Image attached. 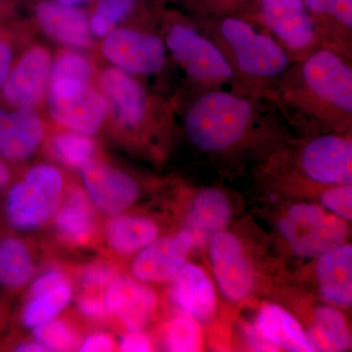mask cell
I'll list each match as a JSON object with an SVG mask.
<instances>
[{"label":"cell","instance_id":"1","mask_svg":"<svg viewBox=\"0 0 352 352\" xmlns=\"http://www.w3.org/2000/svg\"><path fill=\"white\" fill-rule=\"evenodd\" d=\"M183 96V132L198 152L232 157L287 141L288 127L272 99L231 89Z\"/></svg>","mask_w":352,"mask_h":352},{"label":"cell","instance_id":"2","mask_svg":"<svg viewBox=\"0 0 352 352\" xmlns=\"http://www.w3.org/2000/svg\"><path fill=\"white\" fill-rule=\"evenodd\" d=\"M273 101L286 126L305 138L351 132L352 59L320 47L293 62Z\"/></svg>","mask_w":352,"mask_h":352},{"label":"cell","instance_id":"3","mask_svg":"<svg viewBox=\"0 0 352 352\" xmlns=\"http://www.w3.org/2000/svg\"><path fill=\"white\" fill-rule=\"evenodd\" d=\"M191 16L223 53L244 87L273 100L278 82L292 64L280 44L244 16Z\"/></svg>","mask_w":352,"mask_h":352},{"label":"cell","instance_id":"4","mask_svg":"<svg viewBox=\"0 0 352 352\" xmlns=\"http://www.w3.org/2000/svg\"><path fill=\"white\" fill-rule=\"evenodd\" d=\"M170 18L162 38L171 60L184 75V94L214 89L251 94L235 75L223 53L191 15Z\"/></svg>","mask_w":352,"mask_h":352},{"label":"cell","instance_id":"5","mask_svg":"<svg viewBox=\"0 0 352 352\" xmlns=\"http://www.w3.org/2000/svg\"><path fill=\"white\" fill-rule=\"evenodd\" d=\"M241 16L270 34L292 63L325 47L303 0H258Z\"/></svg>","mask_w":352,"mask_h":352},{"label":"cell","instance_id":"6","mask_svg":"<svg viewBox=\"0 0 352 352\" xmlns=\"http://www.w3.org/2000/svg\"><path fill=\"white\" fill-rule=\"evenodd\" d=\"M298 143L295 149H281L300 178L325 187L352 184L351 132L319 134Z\"/></svg>","mask_w":352,"mask_h":352},{"label":"cell","instance_id":"7","mask_svg":"<svg viewBox=\"0 0 352 352\" xmlns=\"http://www.w3.org/2000/svg\"><path fill=\"white\" fill-rule=\"evenodd\" d=\"M63 189V178L55 166H34L9 192L6 204L9 221L20 230L43 226L56 214Z\"/></svg>","mask_w":352,"mask_h":352},{"label":"cell","instance_id":"8","mask_svg":"<svg viewBox=\"0 0 352 352\" xmlns=\"http://www.w3.org/2000/svg\"><path fill=\"white\" fill-rule=\"evenodd\" d=\"M48 109L51 117L69 131L91 135L107 117L105 97L88 82L58 80L52 82Z\"/></svg>","mask_w":352,"mask_h":352},{"label":"cell","instance_id":"9","mask_svg":"<svg viewBox=\"0 0 352 352\" xmlns=\"http://www.w3.org/2000/svg\"><path fill=\"white\" fill-rule=\"evenodd\" d=\"M102 51L116 68L131 76L160 75L168 66L163 38L143 30H113L106 36Z\"/></svg>","mask_w":352,"mask_h":352},{"label":"cell","instance_id":"10","mask_svg":"<svg viewBox=\"0 0 352 352\" xmlns=\"http://www.w3.org/2000/svg\"><path fill=\"white\" fill-rule=\"evenodd\" d=\"M99 85L116 117L127 129L146 131L156 124L157 116L168 113L138 80L116 67L101 74Z\"/></svg>","mask_w":352,"mask_h":352},{"label":"cell","instance_id":"11","mask_svg":"<svg viewBox=\"0 0 352 352\" xmlns=\"http://www.w3.org/2000/svg\"><path fill=\"white\" fill-rule=\"evenodd\" d=\"M208 244L210 266L221 295L231 302L247 300L256 288V274L239 238L223 230Z\"/></svg>","mask_w":352,"mask_h":352},{"label":"cell","instance_id":"12","mask_svg":"<svg viewBox=\"0 0 352 352\" xmlns=\"http://www.w3.org/2000/svg\"><path fill=\"white\" fill-rule=\"evenodd\" d=\"M80 171L87 196L104 214L113 217L122 214L138 200V184L126 173L94 160L82 166Z\"/></svg>","mask_w":352,"mask_h":352},{"label":"cell","instance_id":"13","mask_svg":"<svg viewBox=\"0 0 352 352\" xmlns=\"http://www.w3.org/2000/svg\"><path fill=\"white\" fill-rule=\"evenodd\" d=\"M193 248V238L186 228L175 235L153 241L138 252L132 263V275L146 284L168 281L186 263Z\"/></svg>","mask_w":352,"mask_h":352},{"label":"cell","instance_id":"14","mask_svg":"<svg viewBox=\"0 0 352 352\" xmlns=\"http://www.w3.org/2000/svg\"><path fill=\"white\" fill-rule=\"evenodd\" d=\"M278 230L294 254L302 258H318L346 243L349 234V221L329 212L302 226H296L285 217L278 222Z\"/></svg>","mask_w":352,"mask_h":352},{"label":"cell","instance_id":"15","mask_svg":"<svg viewBox=\"0 0 352 352\" xmlns=\"http://www.w3.org/2000/svg\"><path fill=\"white\" fill-rule=\"evenodd\" d=\"M103 300L107 312L117 316L129 332L144 330L157 305L156 292L149 284L131 277H116Z\"/></svg>","mask_w":352,"mask_h":352},{"label":"cell","instance_id":"16","mask_svg":"<svg viewBox=\"0 0 352 352\" xmlns=\"http://www.w3.org/2000/svg\"><path fill=\"white\" fill-rule=\"evenodd\" d=\"M51 69L50 52L41 46L32 48L7 76L3 85L4 98L17 107L32 108L45 94Z\"/></svg>","mask_w":352,"mask_h":352},{"label":"cell","instance_id":"17","mask_svg":"<svg viewBox=\"0 0 352 352\" xmlns=\"http://www.w3.org/2000/svg\"><path fill=\"white\" fill-rule=\"evenodd\" d=\"M171 279L170 298L182 314L200 323L214 317L217 308V291L201 266L186 261Z\"/></svg>","mask_w":352,"mask_h":352},{"label":"cell","instance_id":"18","mask_svg":"<svg viewBox=\"0 0 352 352\" xmlns=\"http://www.w3.org/2000/svg\"><path fill=\"white\" fill-rule=\"evenodd\" d=\"M315 264L319 293L329 305L349 307L352 302V245L344 243L320 254Z\"/></svg>","mask_w":352,"mask_h":352},{"label":"cell","instance_id":"19","mask_svg":"<svg viewBox=\"0 0 352 352\" xmlns=\"http://www.w3.org/2000/svg\"><path fill=\"white\" fill-rule=\"evenodd\" d=\"M325 47L352 59V0H303Z\"/></svg>","mask_w":352,"mask_h":352},{"label":"cell","instance_id":"20","mask_svg":"<svg viewBox=\"0 0 352 352\" xmlns=\"http://www.w3.org/2000/svg\"><path fill=\"white\" fill-rule=\"evenodd\" d=\"M232 217V206L222 190L208 187L194 197L187 215V230L194 247L208 244L215 234L226 230Z\"/></svg>","mask_w":352,"mask_h":352},{"label":"cell","instance_id":"21","mask_svg":"<svg viewBox=\"0 0 352 352\" xmlns=\"http://www.w3.org/2000/svg\"><path fill=\"white\" fill-rule=\"evenodd\" d=\"M43 122L32 107L13 113L0 109V154L21 161L31 156L43 138Z\"/></svg>","mask_w":352,"mask_h":352},{"label":"cell","instance_id":"22","mask_svg":"<svg viewBox=\"0 0 352 352\" xmlns=\"http://www.w3.org/2000/svg\"><path fill=\"white\" fill-rule=\"evenodd\" d=\"M36 20L48 36L72 47H87L91 41L89 21L76 6L45 0L36 8Z\"/></svg>","mask_w":352,"mask_h":352},{"label":"cell","instance_id":"23","mask_svg":"<svg viewBox=\"0 0 352 352\" xmlns=\"http://www.w3.org/2000/svg\"><path fill=\"white\" fill-rule=\"evenodd\" d=\"M254 326L278 351H315L300 322L280 305L268 303L259 310Z\"/></svg>","mask_w":352,"mask_h":352},{"label":"cell","instance_id":"24","mask_svg":"<svg viewBox=\"0 0 352 352\" xmlns=\"http://www.w3.org/2000/svg\"><path fill=\"white\" fill-rule=\"evenodd\" d=\"M55 226L69 244L82 245L92 239L96 229L94 205L82 190L72 189L56 212Z\"/></svg>","mask_w":352,"mask_h":352},{"label":"cell","instance_id":"25","mask_svg":"<svg viewBox=\"0 0 352 352\" xmlns=\"http://www.w3.org/2000/svg\"><path fill=\"white\" fill-rule=\"evenodd\" d=\"M159 235L154 221L133 215H115L106 226V238L113 251L120 254L140 252Z\"/></svg>","mask_w":352,"mask_h":352},{"label":"cell","instance_id":"26","mask_svg":"<svg viewBox=\"0 0 352 352\" xmlns=\"http://www.w3.org/2000/svg\"><path fill=\"white\" fill-rule=\"evenodd\" d=\"M307 333L315 351H346L351 347L346 316L339 307L329 303L316 308L314 325Z\"/></svg>","mask_w":352,"mask_h":352},{"label":"cell","instance_id":"27","mask_svg":"<svg viewBox=\"0 0 352 352\" xmlns=\"http://www.w3.org/2000/svg\"><path fill=\"white\" fill-rule=\"evenodd\" d=\"M34 264L27 247L15 238L0 242V285L19 288L34 275Z\"/></svg>","mask_w":352,"mask_h":352},{"label":"cell","instance_id":"28","mask_svg":"<svg viewBox=\"0 0 352 352\" xmlns=\"http://www.w3.org/2000/svg\"><path fill=\"white\" fill-rule=\"evenodd\" d=\"M72 289L64 283L36 296H30L23 312V322L27 327L34 328L54 319L72 300Z\"/></svg>","mask_w":352,"mask_h":352},{"label":"cell","instance_id":"29","mask_svg":"<svg viewBox=\"0 0 352 352\" xmlns=\"http://www.w3.org/2000/svg\"><path fill=\"white\" fill-rule=\"evenodd\" d=\"M51 148L62 163L78 168L92 160L95 151L94 141L87 134L73 131L56 134Z\"/></svg>","mask_w":352,"mask_h":352},{"label":"cell","instance_id":"30","mask_svg":"<svg viewBox=\"0 0 352 352\" xmlns=\"http://www.w3.org/2000/svg\"><path fill=\"white\" fill-rule=\"evenodd\" d=\"M164 344L168 351H200L203 344L200 322L182 312L168 323L164 333Z\"/></svg>","mask_w":352,"mask_h":352},{"label":"cell","instance_id":"31","mask_svg":"<svg viewBox=\"0 0 352 352\" xmlns=\"http://www.w3.org/2000/svg\"><path fill=\"white\" fill-rule=\"evenodd\" d=\"M138 0H98L90 19V30L97 36H107L116 25L126 19Z\"/></svg>","mask_w":352,"mask_h":352},{"label":"cell","instance_id":"32","mask_svg":"<svg viewBox=\"0 0 352 352\" xmlns=\"http://www.w3.org/2000/svg\"><path fill=\"white\" fill-rule=\"evenodd\" d=\"M34 336L48 351H69L76 346V338L72 328L61 320L45 322L34 328Z\"/></svg>","mask_w":352,"mask_h":352},{"label":"cell","instance_id":"33","mask_svg":"<svg viewBox=\"0 0 352 352\" xmlns=\"http://www.w3.org/2000/svg\"><path fill=\"white\" fill-rule=\"evenodd\" d=\"M94 75V69L87 58L76 52L62 53L51 69V80H76L88 82Z\"/></svg>","mask_w":352,"mask_h":352},{"label":"cell","instance_id":"34","mask_svg":"<svg viewBox=\"0 0 352 352\" xmlns=\"http://www.w3.org/2000/svg\"><path fill=\"white\" fill-rule=\"evenodd\" d=\"M322 207L340 219L351 221L352 184L333 185L326 187L320 196Z\"/></svg>","mask_w":352,"mask_h":352},{"label":"cell","instance_id":"35","mask_svg":"<svg viewBox=\"0 0 352 352\" xmlns=\"http://www.w3.org/2000/svg\"><path fill=\"white\" fill-rule=\"evenodd\" d=\"M258 0H192L191 15H243Z\"/></svg>","mask_w":352,"mask_h":352},{"label":"cell","instance_id":"36","mask_svg":"<svg viewBox=\"0 0 352 352\" xmlns=\"http://www.w3.org/2000/svg\"><path fill=\"white\" fill-rule=\"evenodd\" d=\"M116 278V270L112 264L105 261H95L82 271V283L87 288L97 289L109 286Z\"/></svg>","mask_w":352,"mask_h":352},{"label":"cell","instance_id":"37","mask_svg":"<svg viewBox=\"0 0 352 352\" xmlns=\"http://www.w3.org/2000/svg\"><path fill=\"white\" fill-rule=\"evenodd\" d=\"M120 351L126 352L151 351V339L143 331L129 332L120 340Z\"/></svg>","mask_w":352,"mask_h":352},{"label":"cell","instance_id":"38","mask_svg":"<svg viewBox=\"0 0 352 352\" xmlns=\"http://www.w3.org/2000/svg\"><path fill=\"white\" fill-rule=\"evenodd\" d=\"M64 283H67V281L63 273L56 270L46 271L45 273L36 278L34 283L32 284L30 296H36L38 294L43 293V292L48 291V289L56 288V287Z\"/></svg>","mask_w":352,"mask_h":352},{"label":"cell","instance_id":"39","mask_svg":"<svg viewBox=\"0 0 352 352\" xmlns=\"http://www.w3.org/2000/svg\"><path fill=\"white\" fill-rule=\"evenodd\" d=\"M113 340L107 333H99L89 336L82 342L80 351L82 352H103L113 351Z\"/></svg>","mask_w":352,"mask_h":352},{"label":"cell","instance_id":"40","mask_svg":"<svg viewBox=\"0 0 352 352\" xmlns=\"http://www.w3.org/2000/svg\"><path fill=\"white\" fill-rule=\"evenodd\" d=\"M78 309L83 315L89 318H104L107 314L104 300L96 296H83L78 300Z\"/></svg>","mask_w":352,"mask_h":352},{"label":"cell","instance_id":"41","mask_svg":"<svg viewBox=\"0 0 352 352\" xmlns=\"http://www.w3.org/2000/svg\"><path fill=\"white\" fill-rule=\"evenodd\" d=\"M245 340L252 351H278L276 347L265 340L254 325H248L245 328Z\"/></svg>","mask_w":352,"mask_h":352},{"label":"cell","instance_id":"42","mask_svg":"<svg viewBox=\"0 0 352 352\" xmlns=\"http://www.w3.org/2000/svg\"><path fill=\"white\" fill-rule=\"evenodd\" d=\"M12 52L8 44L0 41V87L6 82L7 76L10 73Z\"/></svg>","mask_w":352,"mask_h":352},{"label":"cell","instance_id":"43","mask_svg":"<svg viewBox=\"0 0 352 352\" xmlns=\"http://www.w3.org/2000/svg\"><path fill=\"white\" fill-rule=\"evenodd\" d=\"M17 351L22 352H41V351H48L46 347H44L41 342H38V340L36 342H27V344H21V346L17 347L16 349Z\"/></svg>","mask_w":352,"mask_h":352},{"label":"cell","instance_id":"44","mask_svg":"<svg viewBox=\"0 0 352 352\" xmlns=\"http://www.w3.org/2000/svg\"><path fill=\"white\" fill-rule=\"evenodd\" d=\"M9 177H10V175H9L6 164L0 162V189L8 183Z\"/></svg>","mask_w":352,"mask_h":352},{"label":"cell","instance_id":"45","mask_svg":"<svg viewBox=\"0 0 352 352\" xmlns=\"http://www.w3.org/2000/svg\"><path fill=\"white\" fill-rule=\"evenodd\" d=\"M57 1L64 4V6H78V4L82 3L85 0H57Z\"/></svg>","mask_w":352,"mask_h":352}]
</instances>
